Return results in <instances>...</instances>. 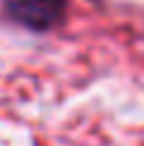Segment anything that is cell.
<instances>
[{"instance_id": "6da1fadb", "label": "cell", "mask_w": 144, "mask_h": 146, "mask_svg": "<svg viewBox=\"0 0 144 146\" xmlns=\"http://www.w3.org/2000/svg\"><path fill=\"white\" fill-rule=\"evenodd\" d=\"M5 12L31 31H48L63 22L65 0H5Z\"/></svg>"}]
</instances>
